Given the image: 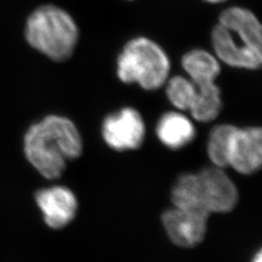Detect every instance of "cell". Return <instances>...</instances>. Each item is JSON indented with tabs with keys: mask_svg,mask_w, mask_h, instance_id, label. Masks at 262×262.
Instances as JSON below:
<instances>
[{
	"mask_svg": "<svg viewBox=\"0 0 262 262\" xmlns=\"http://www.w3.org/2000/svg\"><path fill=\"white\" fill-rule=\"evenodd\" d=\"M28 44L54 61H66L73 55L79 30L73 18L63 9L46 5L28 17L26 30Z\"/></svg>",
	"mask_w": 262,
	"mask_h": 262,
	"instance_id": "cell-3",
	"label": "cell"
},
{
	"mask_svg": "<svg viewBox=\"0 0 262 262\" xmlns=\"http://www.w3.org/2000/svg\"><path fill=\"white\" fill-rule=\"evenodd\" d=\"M236 126L232 124H219L209 134L207 154L215 167H228L230 141Z\"/></svg>",
	"mask_w": 262,
	"mask_h": 262,
	"instance_id": "cell-12",
	"label": "cell"
},
{
	"mask_svg": "<svg viewBox=\"0 0 262 262\" xmlns=\"http://www.w3.org/2000/svg\"><path fill=\"white\" fill-rule=\"evenodd\" d=\"M196 94V88L189 78L175 76L167 80L166 95L169 101L181 111H190Z\"/></svg>",
	"mask_w": 262,
	"mask_h": 262,
	"instance_id": "cell-13",
	"label": "cell"
},
{
	"mask_svg": "<svg viewBox=\"0 0 262 262\" xmlns=\"http://www.w3.org/2000/svg\"><path fill=\"white\" fill-rule=\"evenodd\" d=\"M253 262H262L261 252H258L253 257Z\"/></svg>",
	"mask_w": 262,
	"mask_h": 262,
	"instance_id": "cell-14",
	"label": "cell"
},
{
	"mask_svg": "<svg viewBox=\"0 0 262 262\" xmlns=\"http://www.w3.org/2000/svg\"><path fill=\"white\" fill-rule=\"evenodd\" d=\"M216 58L226 66L256 70L262 63V28L252 11L242 7L225 9L212 31Z\"/></svg>",
	"mask_w": 262,
	"mask_h": 262,
	"instance_id": "cell-2",
	"label": "cell"
},
{
	"mask_svg": "<svg viewBox=\"0 0 262 262\" xmlns=\"http://www.w3.org/2000/svg\"><path fill=\"white\" fill-rule=\"evenodd\" d=\"M207 215L174 208L162 215V224L171 241L191 248L201 243L206 234Z\"/></svg>",
	"mask_w": 262,
	"mask_h": 262,
	"instance_id": "cell-10",
	"label": "cell"
},
{
	"mask_svg": "<svg viewBox=\"0 0 262 262\" xmlns=\"http://www.w3.org/2000/svg\"><path fill=\"white\" fill-rule=\"evenodd\" d=\"M192 122L179 112L163 114L157 125L159 141L171 150H180L191 143L195 137Z\"/></svg>",
	"mask_w": 262,
	"mask_h": 262,
	"instance_id": "cell-11",
	"label": "cell"
},
{
	"mask_svg": "<svg viewBox=\"0 0 262 262\" xmlns=\"http://www.w3.org/2000/svg\"><path fill=\"white\" fill-rule=\"evenodd\" d=\"M101 133L105 143L113 150H137L145 139L146 126L140 113L125 107L104 119Z\"/></svg>",
	"mask_w": 262,
	"mask_h": 262,
	"instance_id": "cell-6",
	"label": "cell"
},
{
	"mask_svg": "<svg viewBox=\"0 0 262 262\" xmlns=\"http://www.w3.org/2000/svg\"><path fill=\"white\" fill-rule=\"evenodd\" d=\"M204 1L209 2V3H222V2H224L225 0H204Z\"/></svg>",
	"mask_w": 262,
	"mask_h": 262,
	"instance_id": "cell-15",
	"label": "cell"
},
{
	"mask_svg": "<svg viewBox=\"0 0 262 262\" xmlns=\"http://www.w3.org/2000/svg\"><path fill=\"white\" fill-rule=\"evenodd\" d=\"M170 60L164 50L149 38L128 41L117 60V75L124 84H137L156 91L166 84Z\"/></svg>",
	"mask_w": 262,
	"mask_h": 262,
	"instance_id": "cell-4",
	"label": "cell"
},
{
	"mask_svg": "<svg viewBox=\"0 0 262 262\" xmlns=\"http://www.w3.org/2000/svg\"><path fill=\"white\" fill-rule=\"evenodd\" d=\"M195 174L198 195L209 214L228 213L234 209L238 203V190L224 169L213 166Z\"/></svg>",
	"mask_w": 262,
	"mask_h": 262,
	"instance_id": "cell-7",
	"label": "cell"
},
{
	"mask_svg": "<svg viewBox=\"0 0 262 262\" xmlns=\"http://www.w3.org/2000/svg\"><path fill=\"white\" fill-rule=\"evenodd\" d=\"M24 151L29 163L44 178H60L67 162L78 159L83 140L68 118L50 115L29 126L24 137Z\"/></svg>",
	"mask_w": 262,
	"mask_h": 262,
	"instance_id": "cell-1",
	"label": "cell"
},
{
	"mask_svg": "<svg viewBox=\"0 0 262 262\" xmlns=\"http://www.w3.org/2000/svg\"><path fill=\"white\" fill-rule=\"evenodd\" d=\"M34 199L45 224L52 229L64 228L75 219L78 201L68 187L53 186L41 188L35 192Z\"/></svg>",
	"mask_w": 262,
	"mask_h": 262,
	"instance_id": "cell-8",
	"label": "cell"
},
{
	"mask_svg": "<svg viewBox=\"0 0 262 262\" xmlns=\"http://www.w3.org/2000/svg\"><path fill=\"white\" fill-rule=\"evenodd\" d=\"M262 164V131L258 126L235 128L230 141L228 166L243 175L257 172Z\"/></svg>",
	"mask_w": 262,
	"mask_h": 262,
	"instance_id": "cell-9",
	"label": "cell"
},
{
	"mask_svg": "<svg viewBox=\"0 0 262 262\" xmlns=\"http://www.w3.org/2000/svg\"><path fill=\"white\" fill-rule=\"evenodd\" d=\"M182 66L196 88V99L189 111L191 116L198 122L214 121L223 108L221 90L215 84L221 73L219 59L205 50L197 49L183 56Z\"/></svg>",
	"mask_w": 262,
	"mask_h": 262,
	"instance_id": "cell-5",
	"label": "cell"
}]
</instances>
